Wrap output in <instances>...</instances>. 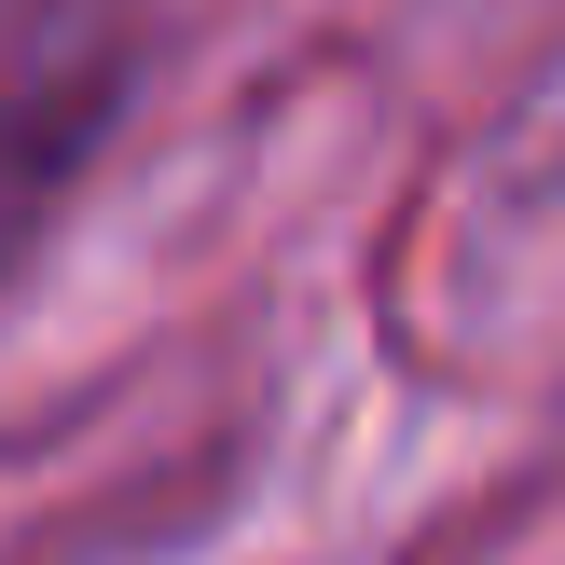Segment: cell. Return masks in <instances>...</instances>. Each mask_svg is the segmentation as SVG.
Segmentation results:
<instances>
[{
  "mask_svg": "<svg viewBox=\"0 0 565 565\" xmlns=\"http://www.w3.org/2000/svg\"><path fill=\"white\" fill-rule=\"evenodd\" d=\"M125 14L110 0H14L0 14V276L55 235L83 152L125 110Z\"/></svg>",
  "mask_w": 565,
  "mask_h": 565,
  "instance_id": "obj_1",
  "label": "cell"
}]
</instances>
